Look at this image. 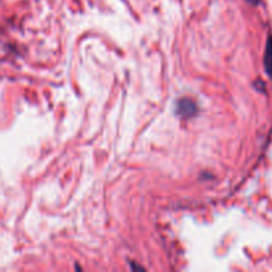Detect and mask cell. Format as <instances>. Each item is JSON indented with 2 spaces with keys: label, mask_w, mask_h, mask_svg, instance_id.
I'll use <instances>...</instances> for the list:
<instances>
[{
  "label": "cell",
  "mask_w": 272,
  "mask_h": 272,
  "mask_svg": "<svg viewBox=\"0 0 272 272\" xmlns=\"http://www.w3.org/2000/svg\"><path fill=\"white\" fill-rule=\"evenodd\" d=\"M195 111H197V106H195L193 101L181 100L178 102V109H177V112H178L179 116H186V117H189V116L194 115Z\"/></svg>",
  "instance_id": "obj_1"
},
{
  "label": "cell",
  "mask_w": 272,
  "mask_h": 272,
  "mask_svg": "<svg viewBox=\"0 0 272 272\" xmlns=\"http://www.w3.org/2000/svg\"><path fill=\"white\" fill-rule=\"evenodd\" d=\"M264 68L267 75L272 79V36H269V39L267 40V45H265Z\"/></svg>",
  "instance_id": "obj_2"
},
{
  "label": "cell",
  "mask_w": 272,
  "mask_h": 272,
  "mask_svg": "<svg viewBox=\"0 0 272 272\" xmlns=\"http://www.w3.org/2000/svg\"><path fill=\"white\" fill-rule=\"evenodd\" d=\"M246 2L250 4H252V6H256V4L260 3V0H246Z\"/></svg>",
  "instance_id": "obj_3"
}]
</instances>
